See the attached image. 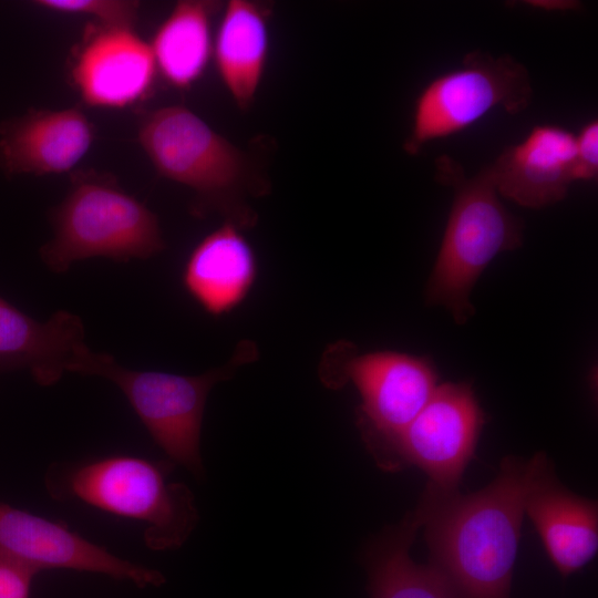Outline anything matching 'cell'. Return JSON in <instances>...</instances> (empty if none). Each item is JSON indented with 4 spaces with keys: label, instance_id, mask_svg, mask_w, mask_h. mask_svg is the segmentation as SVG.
Wrapping results in <instances>:
<instances>
[{
    "label": "cell",
    "instance_id": "1",
    "mask_svg": "<svg viewBox=\"0 0 598 598\" xmlns=\"http://www.w3.org/2000/svg\"><path fill=\"white\" fill-rule=\"evenodd\" d=\"M544 456L504 458L496 478L471 494L427 485L415 513L430 565L457 598H509L525 498Z\"/></svg>",
    "mask_w": 598,
    "mask_h": 598
},
{
    "label": "cell",
    "instance_id": "2",
    "mask_svg": "<svg viewBox=\"0 0 598 598\" xmlns=\"http://www.w3.org/2000/svg\"><path fill=\"white\" fill-rule=\"evenodd\" d=\"M175 463L130 455L52 463L44 485L58 502H81L146 525L152 550L177 549L195 529L199 515L192 491L168 482Z\"/></svg>",
    "mask_w": 598,
    "mask_h": 598
},
{
    "label": "cell",
    "instance_id": "3",
    "mask_svg": "<svg viewBox=\"0 0 598 598\" xmlns=\"http://www.w3.org/2000/svg\"><path fill=\"white\" fill-rule=\"evenodd\" d=\"M436 179L453 187L454 199L425 299L463 324L474 313L473 286L499 252L522 246L523 223L499 200L487 166L467 178L457 162L443 155L436 159Z\"/></svg>",
    "mask_w": 598,
    "mask_h": 598
},
{
    "label": "cell",
    "instance_id": "4",
    "mask_svg": "<svg viewBox=\"0 0 598 598\" xmlns=\"http://www.w3.org/2000/svg\"><path fill=\"white\" fill-rule=\"evenodd\" d=\"M53 236L40 248L53 272L73 262L105 257L120 262L147 259L165 248L157 216L107 174L72 175L65 197L49 212Z\"/></svg>",
    "mask_w": 598,
    "mask_h": 598
},
{
    "label": "cell",
    "instance_id": "5",
    "mask_svg": "<svg viewBox=\"0 0 598 598\" xmlns=\"http://www.w3.org/2000/svg\"><path fill=\"white\" fill-rule=\"evenodd\" d=\"M252 341H241L225 365L198 375L127 369L107 353L86 347L73 373L96 375L113 382L125 395L167 460L195 476L204 472L200 432L205 404L213 386L257 357Z\"/></svg>",
    "mask_w": 598,
    "mask_h": 598
},
{
    "label": "cell",
    "instance_id": "6",
    "mask_svg": "<svg viewBox=\"0 0 598 598\" xmlns=\"http://www.w3.org/2000/svg\"><path fill=\"white\" fill-rule=\"evenodd\" d=\"M532 97L530 75L520 62L507 54L468 52L460 66L421 90L403 148L417 155L426 143L468 128L495 107L509 114L525 111Z\"/></svg>",
    "mask_w": 598,
    "mask_h": 598
},
{
    "label": "cell",
    "instance_id": "7",
    "mask_svg": "<svg viewBox=\"0 0 598 598\" xmlns=\"http://www.w3.org/2000/svg\"><path fill=\"white\" fill-rule=\"evenodd\" d=\"M322 380L329 388L351 381L358 389L357 425L377 464L437 386L435 370L424 358L393 351L357 355L344 343L329 350Z\"/></svg>",
    "mask_w": 598,
    "mask_h": 598
},
{
    "label": "cell",
    "instance_id": "8",
    "mask_svg": "<svg viewBox=\"0 0 598 598\" xmlns=\"http://www.w3.org/2000/svg\"><path fill=\"white\" fill-rule=\"evenodd\" d=\"M137 141L159 175L193 189L203 204H220L246 172L245 154L185 106L145 113Z\"/></svg>",
    "mask_w": 598,
    "mask_h": 598
},
{
    "label": "cell",
    "instance_id": "9",
    "mask_svg": "<svg viewBox=\"0 0 598 598\" xmlns=\"http://www.w3.org/2000/svg\"><path fill=\"white\" fill-rule=\"evenodd\" d=\"M483 423L484 414L470 384L437 385L378 465L385 471L415 465L427 475L429 486L455 491L475 452Z\"/></svg>",
    "mask_w": 598,
    "mask_h": 598
},
{
    "label": "cell",
    "instance_id": "10",
    "mask_svg": "<svg viewBox=\"0 0 598 598\" xmlns=\"http://www.w3.org/2000/svg\"><path fill=\"white\" fill-rule=\"evenodd\" d=\"M0 555L39 571L71 569L128 580L138 588L158 587L164 575L123 559L73 532L63 522L47 519L0 502Z\"/></svg>",
    "mask_w": 598,
    "mask_h": 598
},
{
    "label": "cell",
    "instance_id": "11",
    "mask_svg": "<svg viewBox=\"0 0 598 598\" xmlns=\"http://www.w3.org/2000/svg\"><path fill=\"white\" fill-rule=\"evenodd\" d=\"M93 140V125L80 109H31L0 122V172L8 176L66 173Z\"/></svg>",
    "mask_w": 598,
    "mask_h": 598
},
{
    "label": "cell",
    "instance_id": "12",
    "mask_svg": "<svg viewBox=\"0 0 598 598\" xmlns=\"http://www.w3.org/2000/svg\"><path fill=\"white\" fill-rule=\"evenodd\" d=\"M574 164L575 134L559 125L539 124L487 167L498 195L539 209L566 197L575 182Z\"/></svg>",
    "mask_w": 598,
    "mask_h": 598
},
{
    "label": "cell",
    "instance_id": "13",
    "mask_svg": "<svg viewBox=\"0 0 598 598\" xmlns=\"http://www.w3.org/2000/svg\"><path fill=\"white\" fill-rule=\"evenodd\" d=\"M156 69L150 43L133 29L103 27L79 53L72 76L85 104L117 109L147 93Z\"/></svg>",
    "mask_w": 598,
    "mask_h": 598
},
{
    "label": "cell",
    "instance_id": "14",
    "mask_svg": "<svg viewBox=\"0 0 598 598\" xmlns=\"http://www.w3.org/2000/svg\"><path fill=\"white\" fill-rule=\"evenodd\" d=\"M525 514L563 576L585 565L598 549V505L559 483L545 455L525 498Z\"/></svg>",
    "mask_w": 598,
    "mask_h": 598
},
{
    "label": "cell",
    "instance_id": "15",
    "mask_svg": "<svg viewBox=\"0 0 598 598\" xmlns=\"http://www.w3.org/2000/svg\"><path fill=\"white\" fill-rule=\"evenodd\" d=\"M85 347L79 316L59 310L39 322L0 297V373L28 370L49 386L72 371Z\"/></svg>",
    "mask_w": 598,
    "mask_h": 598
},
{
    "label": "cell",
    "instance_id": "16",
    "mask_svg": "<svg viewBox=\"0 0 598 598\" xmlns=\"http://www.w3.org/2000/svg\"><path fill=\"white\" fill-rule=\"evenodd\" d=\"M257 274L254 248L239 227L227 221L193 248L183 268L182 282L205 312L220 317L244 302Z\"/></svg>",
    "mask_w": 598,
    "mask_h": 598
},
{
    "label": "cell",
    "instance_id": "17",
    "mask_svg": "<svg viewBox=\"0 0 598 598\" xmlns=\"http://www.w3.org/2000/svg\"><path fill=\"white\" fill-rule=\"evenodd\" d=\"M268 14L249 0H230L214 40L213 54L219 78L241 109H248L261 84L269 54Z\"/></svg>",
    "mask_w": 598,
    "mask_h": 598
},
{
    "label": "cell",
    "instance_id": "18",
    "mask_svg": "<svg viewBox=\"0 0 598 598\" xmlns=\"http://www.w3.org/2000/svg\"><path fill=\"white\" fill-rule=\"evenodd\" d=\"M420 527L415 512L409 513L369 546L365 561L371 598H457L437 570L411 558Z\"/></svg>",
    "mask_w": 598,
    "mask_h": 598
},
{
    "label": "cell",
    "instance_id": "19",
    "mask_svg": "<svg viewBox=\"0 0 598 598\" xmlns=\"http://www.w3.org/2000/svg\"><path fill=\"white\" fill-rule=\"evenodd\" d=\"M212 8L207 1H178L150 43L156 68L175 87L195 83L213 55Z\"/></svg>",
    "mask_w": 598,
    "mask_h": 598
},
{
    "label": "cell",
    "instance_id": "20",
    "mask_svg": "<svg viewBox=\"0 0 598 598\" xmlns=\"http://www.w3.org/2000/svg\"><path fill=\"white\" fill-rule=\"evenodd\" d=\"M33 4L53 12L87 16L106 28L133 29L140 3L132 0H38Z\"/></svg>",
    "mask_w": 598,
    "mask_h": 598
},
{
    "label": "cell",
    "instance_id": "21",
    "mask_svg": "<svg viewBox=\"0 0 598 598\" xmlns=\"http://www.w3.org/2000/svg\"><path fill=\"white\" fill-rule=\"evenodd\" d=\"M598 176V121L591 118L575 134L574 181L592 182Z\"/></svg>",
    "mask_w": 598,
    "mask_h": 598
},
{
    "label": "cell",
    "instance_id": "22",
    "mask_svg": "<svg viewBox=\"0 0 598 598\" xmlns=\"http://www.w3.org/2000/svg\"><path fill=\"white\" fill-rule=\"evenodd\" d=\"M37 574L31 567L0 555V598H30Z\"/></svg>",
    "mask_w": 598,
    "mask_h": 598
},
{
    "label": "cell",
    "instance_id": "23",
    "mask_svg": "<svg viewBox=\"0 0 598 598\" xmlns=\"http://www.w3.org/2000/svg\"><path fill=\"white\" fill-rule=\"evenodd\" d=\"M528 6L546 11H577L581 9V3L575 0H529L524 1Z\"/></svg>",
    "mask_w": 598,
    "mask_h": 598
}]
</instances>
